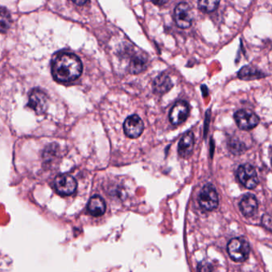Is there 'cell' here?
Instances as JSON below:
<instances>
[{
    "label": "cell",
    "instance_id": "obj_1",
    "mask_svg": "<svg viewBox=\"0 0 272 272\" xmlns=\"http://www.w3.org/2000/svg\"><path fill=\"white\" fill-rule=\"evenodd\" d=\"M82 70L83 66L81 60L73 53H59L52 62L53 77L61 83L75 81L81 75Z\"/></svg>",
    "mask_w": 272,
    "mask_h": 272
},
{
    "label": "cell",
    "instance_id": "obj_2",
    "mask_svg": "<svg viewBox=\"0 0 272 272\" xmlns=\"http://www.w3.org/2000/svg\"><path fill=\"white\" fill-rule=\"evenodd\" d=\"M228 253L233 261L244 262L249 257L250 245L245 239H232L228 244Z\"/></svg>",
    "mask_w": 272,
    "mask_h": 272
},
{
    "label": "cell",
    "instance_id": "obj_3",
    "mask_svg": "<svg viewBox=\"0 0 272 272\" xmlns=\"http://www.w3.org/2000/svg\"><path fill=\"white\" fill-rule=\"evenodd\" d=\"M198 201L204 210L212 211L217 209L219 203V198L213 185L208 184L202 188L198 197Z\"/></svg>",
    "mask_w": 272,
    "mask_h": 272
},
{
    "label": "cell",
    "instance_id": "obj_4",
    "mask_svg": "<svg viewBox=\"0 0 272 272\" xmlns=\"http://www.w3.org/2000/svg\"><path fill=\"white\" fill-rule=\"evenodd\" d=\"M239 181L245 187L252 189L257 187L259 183L257 171L250 164H244L239 166L237 172Z\"/></svg>",
    "mask_w": 272,
    "mask_h": 272
},
{
    "label": "cell",
    "instance_id": "obj_5",
    "mask_svg": "<svg viewBox=\"0 0 272 272\" xmlns=\"http://www.w3.org/2000/svg\"><path fill=\"white\" fill-rule=\"evenodd\" d=\"M235 121L237 122V126L241 130L249 131L255 129L260 123V119L257 115L250 110L237 111L234 115Z\"/></svg>",
    "mask_w": 272,
    "mask_h": 272
},
{
    "label": "cell",
    "instance_id": "obj_6",
    "mask_svg": "<svg viewBox=\"0 0 272 272\" xmlns=\"http://www.w3.org/2000/svg\"><path fill=\"white\" fill-rule=\"evenodd\" d=\"M54 186L57 193L61 195H71L76 191L77 187L75 178L69 174H61L57 176L54 181Z\"/></svg>",
    "mask_w": 272,
    "mask_h": 272
},
{
    "label": "cell",
    "instance_id": "obj_7",
    "mask_svg": "<svg viewBox=\"0 0 272 272\" xmlns=\"http://www.w3.org/2000/svg\"><path fill=\"white\" fill-rule=\"evenodd\" d=\"M174 18L176 23L180 28L186 29L191 26L193 14L189 4L186 2L178 4L174 11Z\"/></svg>",
    "mask_w": 272,
    "mask_h": 272
},
{
    "label": "cell",
    "instance_id": "obj_8",
    "mask_svg": "<svg viewBox=\"0 0 272 272\" xmlns=\"http://www.w3.org/2000/svg\"><path fill=\"white\" fill-rule=\"evenodd\" d=\"M28 105L38 114H42L47 109V96L42 91L34 89L30 93Z\"/></svg>",
    "mask_w": 272,
    "mask_h": 272
},
{
    "label": "cell",
    "instance_id": "obj_9",
    "mask_svg": "<svg viewBox=\"0 0 272 272\" xmlns=\"http://www.w3.org/2000/svg\"><path fill=\"white\" fill-rule=\"evenodd\" d=\"M143 123L142 120L136 116L133 115L128 117L124 124V130L127 136L129 138H138L143 132Z\"/></svg>",
    "mask_w": 272,
    "mask_h": 272
},
{
    "label": "cell",
    "instance_id": "obj_10",
    "mask_svg": "<svg viewBox=\"0 0 272 272\" xmlns=\"http://www.w3.org/2000/svg\"><path fill=\"white\" fill-rule=\"evenodd\" d=\"M189 105L185 101H181L176 103L170 113V121L174 125H181L185 122L189 116Z\"/></svg>",
    "mask_w": 272,
    "mask_h": 272
},
{
    "label": "cell",
    "instance_id": "obj_11",
    "mask_svg": "<svg viewBox=\"0 0 272 272\" xmlns=\"http://www.w3.org/2000/svg\"><path fill=\"white\" fill-rule=\"evenodd\" d=\"M241 212L245 217H253L258 209V201L257 197L252 194L244 196L240 202Z\"/></svg>",
    "mask_w": 272,
    "mask_h": 272
},
{
    "label": "cell",
    "instance_id": "obj_12",
    "mask_svg": "<svg viewBox=\"0 0 272 272\" xmlns=\"http://www.w3.org/2000/svg\"><path fill=\"white\" fill-rule=\"evenodd\" d=\"M194 146V136L193 133H185L178 143V154L181 157L186 158L192 154Z\"/></svg>",
    "mask_w": 272,
    "mask_h": 272
},
{
    "label": "cell",
    "instance_id": "obj_13",
    "mask_svg": "<svg viewBox=\"0 0 272 272\" xmlns=\"http://www.w3.org/2000/svg\"><path fill=\"white\" fill-rule=\"evenodd\" d=\"M106 210V205L102 197L93 196L88 204V211L93 217H101L104 215Z\"/></svg>",
    "mask_w": 272,
    "mask_h": 272
},
{
    "label": "cell",
    "instance_id": "obj_14",
    "mask_svg": "<svg viewBox=\"0 0 272 272\" xmlns=\"http://www.w3.org/2000/svg\"><path fill=\"white\" fill-rule=\"evenodd\" d=\"M153 87L156 93L163 94L172 89L173 82L169 76L166 74H161L158 77H156L153 84Z\"/></svg>",
    "mask_w": 272,
    "mask_h": 272
},
{
    "label": "cell",
    "instance_id": "obj_15",
    "mask_svg": "<svg viewBox=\"0 0 272 272\" xmlns=\"http://www.w3.org/2000/svg\"><path fill=\"white\" fill-rule=\"evenodd\" d=\"M266 77L265 73L261 71L260 69L253 66H244L241 70L239 71L238 77L242 80H256L263 78Z\"/></svg>",
    "mask_w": 272,
    "mask_h": 272
},
{
    "label": "cell",
    "instance_id": "obj_16",
    "mask_svg": "<svg viewBox=\"0 0 272 272\" xmlns=\"http://www.w3.org/2000/svg\"><path fill=\"white\" fill-rule=\"evenodd\" d=\"M221 0H198V6L202 11L210 13L217 10Z\"/></svg>",
    "mask_w": 272,
    "mask_h": 272
},
{
    "label": "cell",
    "instance_id": "obj_17",
    "mask_svg": "<svg viewBox=\"0 0 272 272\" xmlns=\"http://www.w3.org/2000/svg\"><path fill=\"white\" fill-rule=\"evenodd\" d=\"M228 146H229V150L233 154H237V155L243 154L247 150L245 144L236 138L229 140Z\"/></svg>",
    "mask_w": 272,
    "mask_h": 272
},
{
    "label": "cell",
    "instance_id": "obj_18",
    "mask_svg": "<svg viewBox=\"0 0 272 272\" xmlns=\"http://www.w3.org/2000/svg\"><path fill=\"white\" fill-rule=\"evenodd\" d=\"M146 68V61L142 57H136L130 63V72L133 74L141 73Z\"/></svg>",
    "mask_w": 272,
    "mask_h": 272
},
{
    "label": "cell",
    "instance_id": "obj_19",
    "mask_svg": "<svg viewBox=\"0 0 272 272\" xmlns=\"http://www.w3.org/2000/svg\"><path fill=\"white\" fill-rule=\"evenodd\" d=\"M11 23L10 15L6 10L0 9V33H4L10 27Z\"/></svg>",
    "mask_w": 272,
    "mask_h": 272
},
{
    "label": "cell",
    "instance_id": "obj_20",
    "mask_svg": "<svg viewBox=\"0 0 272 272\" xmlns=\"http://www.w3.org/2000/svg\"><path fill=\"white\" fill-rule=\"evenodd\" d=\"M198 272H213V266L209 263L203 262L200 263L197 268Z\"/></svg>",
    "mask_w": 272,
    "mask_h": 272
},
{
    "label": "cell",
    "instance_id": "obj_21",
    "mask_svg": "<svg viewBox=\"0 0 272 272\" xmlns=\"http://www.w3.org/2000/svg\"><path fill=\"white\" fill-rule=\"evenodd\" d=\"M151 2L158 6H162L168 2V0H151Z\"/></svg>",
    "mask_w": 272,
    "mask_h": 272
},
{
    "label": "cell",
    "instance_id": "obj_22",
    "mask_svg": "<svg viewBox=\"0 0 272 272\" xmlns=\"http://www.w3.org/2000/svg\"><path fill=\"white\" fill-rule=\"evenodd\" d=\"M74 3L77 4V5H79V6H82L84 4L86 3V2L89 1V0H72Z\"/></svg>",
    "mask_w": 272,
    "mask_h": 272
},
{
    "label": "cell",
    "instance_id": "obj_23",
    "mask_svg": "<svg viewBox=\"0 0 272 272\" xmlns=\"http://www.w3.org/2000/svg\"><path fill=\"white\" fill-rule=\"evenodd\" d=\"M271 163H272V158H271Z\"/></svg>",
    "mask_w": 272,
    "mask_h": 272
}]
</instances>
